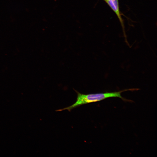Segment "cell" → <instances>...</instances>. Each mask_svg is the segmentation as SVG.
Returning a JSON list of instances; mask_svg holds the SVG:
<instances>
[{
  "label": "cell",
  "mask_w": 157,
  "mask_h": 157,
  "mask_svg": "<svg viewBox=\"0 0 157 157\" xmlns=\"http://www.w3.org/2000/svg\"><path fill=\"white\" fill-rule=\"evenodd\" d=\"M132 90V89H129L114 92H107L86 94L81 93L76 90H74L77 95V100L76 102L69 106L62 109L58 110L56 111H60L67 110L69 111L72 109L81 105L99 101L110 97H119L124 101H130L131 100L127 99L123 97L121 95V93L124 91Z\"/></svg>",
  "instance_id": "1"
},
{
  "label": "cell",
  "mask_w": 157,
  "mask_h": 157,
  "mask_svg": "<svg viewBox=\"0 0 157 157\" xmlns=\"http://www.w3.org/2000/svg\"><path fill=\"white\" fill-rule=\"evenodd\" d=\"M104 0V1H106L107 0Z\"/></svg>",
  "instance_id": "3"
},
{
  "label": "cell",
  "mask_w": 157,
  "mask_h": 157,
  "mask_svg": "<svg viewBox=\"0 0 157 157\" xmlns=\"http://www.w3.org/2000/svg\"><path fill=\"white\" fill-rule=\"evenodd\" d=\"M105 2L117 16L124 33L125 32L124 25L119 10L118 0H107Z\"/></svg>",
  "instance_id": "2"
}]
</instances>
